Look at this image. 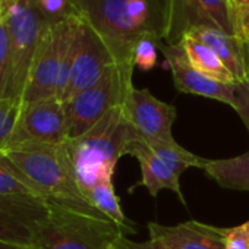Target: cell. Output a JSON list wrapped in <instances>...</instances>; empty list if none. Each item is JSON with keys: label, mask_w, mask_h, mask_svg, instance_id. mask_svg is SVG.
Segmentation results:
<instances>
[{"label": "cell", "mask_w": 249, "mask_h": 249, "mask_svg": "<svg viewBox=\"0 0 249 249\" xmlns=\"http://www.w3.org/2000/svg\"><path fill=\"white\" fill-rule=\"evenodd\" d=\"M73 9L124 71L134 72V50L142 38L166 43L169 37L170 0H73Z\"/></svg>", "instance_id": "6da1fadb"}, {"label": "cell", "mask_w": 249, "mask_h": 249, "mask_svg": "<svg viewBox=\"0 0 249 249\" xmlns=\"http://www.w3.org/2000/svg\"><path fill=\"white\" fill-rule=\"evenodd\" d=\"M0 153L40 196L54 204L104 217L84 196L66 142H24L11 145Z\"/></svg>", "instance_id": "7a4b0ae2"}, {"label": "cell", "mask_w": 249, "mask_h": 249, "mask_svg": "<svg viewBox=\"0 0 249 249\" xmlns=\"http://www.w3.org/2000/svg\"><path fill=\"white\" fill-rule=\"evenodd\" d=\"M138 132L124 114L123 106L110 110L84 135L66 142L78 185L85 194L98 182L111 179L119 159L129 156Z\"/></svg>", "instance_id": "3957f363"}, {"label": "cell", "mask_w": 249, "mask_h": 249, "mask_svg": "<svg viewBox=\"0 0 249 249\" xmlns=\"http://www.w3.org/2000/svg\"><path fill=\"white\" fill-rule=\"evenodd\" d=\"M122 229L106 217L49 201L34 231V249H111Z\"/></svg>", "instance_id": "277c9868"}, {"label": "cell", "mask_w": 249, "mask_h": 249, "mask_svg": "<svg viewBox=\"0 0 249 249\" xmlns=\"http://www.w3.org/2000/svg\"><path fill=\"white\" fill-rule=\"evenodd\" d=\"M5 19L12 43L11 98L21 101L40 44L52 25L40 12L36 0H14L5 6Z\"/></svg>", "instance_id": "5b68a950"}, {"label": "cell", "mask_w": 249, "mask_h": 249, "mask_svg": "<svg viewBox=\"0 0 249 249\" xmlns=\"http://www.w3.org/2000/svg\"><path fill=\"white\" fill-rule=\"evenodd\" d=\"M132 75L134 72L113 65L92 87L65 103L68 141L84 135L110 110L124 104L134 88Z\"/></svg>", "instance_id": "8992f818"}, {"label": "cell", "mask_w": 249, "mask_h": 249, "mask_svg": "<svg viewBox=\"0 0 249 249\" xmlns=\"http://www.w3.org/2000/svg\"><path fill=\"white\" fill-rule=\"evenodd\" d=\"M129 156H134L140 161L141 182L151 196L163 189H170L179 195L183 201L180 191V175L189 167L202 169L207 159L185 150L175 140L173 141H145L140 138L129 150Z\"/></svg>", "instance_id": "52a82bcc"}, {"label": "cell", "mask_w": 249, "mask_h": 249, "mask_svg": "<svg viewBox=\"0 0 249 249\" xmlns=\"http://www.w3.org/2000/svg\"><path fill=\"white\" fill-rule=\"evenodd\" d=\"M201 27L249 37V27L233 0H170V30L166 44H179L189 31Z\"/></svg>", "instance_id": "ba28073f"}, {"label": "cell", "mask_w": 249, "mask_h": 249, "mask_svg": "<svg viewBox=\"0 0 249 249\" xmlns=\"http://www.w3.org/2000/svg\"><path fill=\"white\" fill-rule=\"evenodd\" d=\"M24 142H68V122L63 101L57 97H50L21 104L8 147Z\"/></svg>", "instance_id": "9c48e42d"}, {"label": "cell", "mask_w": 249, "mask_h": 249, "mask_svg": "<svg viewBox=\"0 0 249 249\" xmlns=\"http://www.w3.org/2000/svg\"><path fill=\"white\" fill-rule=\"evenodd\" d=\"M113 65H116V62L106 43L87 22L79 18L76 30V50L69 84L62 98L63 104L72 100L76 94L92 87Z\"/></svg>", "instance_id": "30bf717a"}, {"label": "cell", "mask_w": 249, "mask_h": 249, "mask_svg": "<svg viewBox=\"0 0 249 249\" xmlns=\"http://www.w3.org/2000/svg\"><path fill=\"white\" fill-rule=\"evenodd\" d=\"M49 201L40 196L0 199V249H34V231Z\"/></svg>", "instance_id": "8fae6325"}, {"label": "cell", "mask_w": 249, "mask_h": 249, "mask_svg": "<svg viewBox=\"0 0 249 249\" xmlns=\"http://www.w3.org/2000/svg\"><path fill=\"white\" fill-rule=\"evenodd\" d=\"M132 128L145 141H173L172 126L176 108L156 98L148 88H132L123 104Z\"/></svg>", "instance_id": "7c38bea8"}, {"label": "cell", "mask_w": 249, "mask_h": 249, "mask_svg": "<svg viewBox=\"0 0 249 249\" xmlns=\"http://www.w3.org/2000/svg\"><path fill=\"white\" fill-rule=\"evenodd\" d=\"M69 21L71 18L50 27L46 33L37 52L28 84L21 98V104L56 97L60 59L66 33L69 28Z\"/></svg>", "instance_id": "4fadbf2b"}, {"label": "cell", "mask_w": 249, "mask_h": 249, "mask_svg": "<svg viewBox=\"0 0 249 249\" xmlns=\"http://www.w3.org/2000/svg\"><path fill=\"white\" fill-rule=\"evenodd\" d=\"M164 54L167 66L172 71L173 82L178 91L192 95H201L230 106L236 104V85L221 84L196 71L188 60L182 44H159Z\"/></svg>", "instance_id": "5bb4252c"}, {"label": "cell", "mask_w": 249, "mask_h": 249, "mask_svg": "<svg viewBox=\"0 0 249 249\" xmlns=\"http://www.w3.org/2000/svg\"><path fill=\"white\" fill-rule=\"evenodd\" d=\"M150 239L167 249H224V227L189 220L175 226L148 223Z\"/></svg>", "instance_id": "9a60e30c"}, {"label": "cell", "mask_w": 249, "mask_h": 249, "mask_svg": "<svg viewBox=\"0 0 249 249\" xmlns=\"http://www.w3.org/2000/svg\"><path fill=\"white\" fill-rule=\"evenodd\" d=\"M192 37L208 46L233 75L236 84L249 79V37L231 36L214 28H195Z\"/></svg>", "instance_id": "2e32d148"}, {"label": "cell", "mask_w": 249, "mask_h": 249, "mask_svg": "<svg viewBox=\"0 0 249 249\" xmlns=\"http://www.w3.org/2000/svg\"><path fill=\"white\" fill-rule=\"evenodd\" d=\"M202 170L226 189L249 191V151L231 159L205 160Z\"/></svg>", "instance_id": "e0dca14e"}, {"label": "cell", "mask_w": 249, "mask_h": 249, "mask_svg": "<svg viewBox=\"0 0 249 249\" xmlns=\"http://www.w3.org/2000/svg\"><path fill=\"white\" fill-rule=\"evenodd\" d=\"M179 44H182L189 63L196 71H199L201 73L221 84L236 85V81L233 75L230 73V71L224 66V63L218 59V56L208 46H205L204 43H201L191 34H186Z\"/></svg>", "instance_id": "ac0fdd59"}, {"label": "cell", "mask_w": 249, "mask_h": 249, "mask_svg": "<svg viewBox=\"0 0 249 249\" xmlns=\"http://www.w3.org/2000/svg\"><path fill=\"white\" fill-rule=\"evenodd\" d=\"M85 198L98 213H101L104 217H107L114 224H117L122 229L123 234L134 231L132 223H129L123 214V210H122L120 201L114 192V186H113L111 179L101 180V182L95 183L85 194Z\"/></svg>", "instance_id": "d6986e66"}, {"label": "cell", "mask_w": 249, "mask_h": 249, "mask_svg": "<svg viewBox=\"0 0 249 249\" xmlns=\"http://www.w3.org/2000/svg\"><path fill=\"white\" fill-rule=\"evenodd\" d=\"M11 196H40L21 173L0 153V199ZM43 198V196H40Z\"/></svg>", "instance_id": "ffe728a7"}, {"label": "cell", "mask_w": 249, "mask_h": 249, "mask_svg": "<svg viewBox=\"0 0 249 249\" xmlns=\"http://www.w3.org/2000/svg\"><path fill=\"white\" fill-rule=\"evenodd\" d=\"M12 82V43L8 22L0 21V98H11Z\"/></svg>", "instance_id": "44dd1931"}, {"label": "cell", "mask_w": 249, "mask_h": 249, "mask_svg": "<svg viewBox=\"0 0 249 249\" xmlns=\"http://www.w3.org/2000/svg\"><path fill=\"white\" fill-rule=\"evenodd\" d=\"M19 110L21 101L14 98H0V151H3L9 144Z\"/></svg>", "instance_id": "7402d4cb"}, {"label": "cell", "mask_w": 249, "mask_h": 249, "mask_svg": "<svg viewBox=\"0 0 249 249\" xmlns=\"http://www.w3.org/2000/svg\"><path fill=\"white\" fill-rule=\"evenodd\" d=\"M46 21L53 27L75 17L73 0H36Z\"/></svg>", "instance_id": "603a6c76"}, {"label": "cell", "mask_w": 249, "mask_h": 249, "mask_svg": "<svg viewBox=\"0 0 249 249\" xmlns=\"http://www.w3.org/2000/svg\"><path fill=\"white\" fill-rule=\"evenodd\" d=\"M159 44L153 38H142L134 50V66L142 71H151L157 65Z\"/></svg>", "instance_id": "cb8c5ba5"}, {"label": "cell", "mask_w": 249, "mask_h": 249, "mask_svg": "<svg viewBox=\"0 0 249 249\" xmlns=\"http://www.w3.org/2000/svg\"><path fill=\"white\" fill-rule=\"evenodd\" d=\"M224 249H249V220L234 227H224Z\"/></svg>", "instance_id": "d4e9b609"}, {"label": "cell", "mask_w": 249, "mask_h": 249, "mask_svg": "<svg viewBox=\"0 0 249 249\" xmlns=\"http://www.w3.org/2000/svg\"><path fill=\"white\" fill-rule=\"evenodd\" d=\"M233 110L239 114L249 132V79L236 84V104Z\"/></svg>", "instance_id": "484cf974"}, {"label": "cell", "mask_w": 249, "mask_h": 249, "mask_svg": "<svg viewBox=\"0 0 249 249\" xmlns=\"http://www.w3.org/2000/svg\"><path fill=\"white\" fill-rule=\"evenodd\" d=\"M111 249H167V248L153 239H148L145 242H135L129 239L126 234H120L114 240Z\"/></svg>", "instance_id": "4316f807"}, {"label": "cell", "mask_w": 249, "mask_h": 249, "mask_svg": "<svg viewBox=\"0 0 249 249\" xmlns=\"http://www.w3.org/2000/svg\"><path fill=\"white\" fill-rule=\"evenodd\" d=\"M236 9L240 12V15L246 11H249V0H233Z\"/></svg>", "instance_id": "83f0119b"}, {"label": "cell", "mask_w": 249, "mask_h": 249, "mask_svg": "<svg viewBox=\"0 0 249 249\" xmlns=\"http://www.w3.org/2000/svg\"><path fill=\"white\" fill-rule=\"evenodd\" d=\"M242 17H243V21H245V24L249 27V11L243 12V14H242Z\"/></svg>", "instance_id": "f1b7e54d"}, {"label": "cell", "mask_w": 249, "mask_h": 249, "mask_svg": "<svg viewBox=\"0 0 249 249\" xmlns=\"http://www.w3.org/2000/svg\"><path fill=\"white\" fill-rule=\"evenodd\" d=\"M5 17V8H3V3H2V0H0V21L3 19Z\"/></svg>", "instance_id": "f546056e"}, {"label": "cell", "mask_w": 249, "mask_h": 249, "mask_svg": "<svg viewBox=\"0 0 249 249\" xmlns=\"http://www.w3.org/2000/svg\"><path fill=\"white\" fill-rule=\"evenodd\" d=\"M12 2H14V0H2L3 8H5V6H8V5H9V3H12Z\"/></svg>", "instance_id": "4dcf8cb0"}]
</instances>
